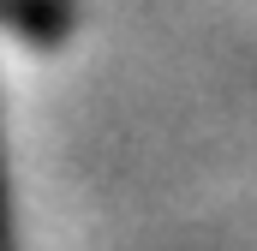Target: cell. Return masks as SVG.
<instances>
[{
	"label": "cell",
	"instance_id": "obj_1",
	"mask_svg": "<svg viewBox=\"0 0 257 251\" xmlns=\"http://www.w3.org/2000/svg\"><path fill=\"white\" fill-rule=\"evenodd\" d=\"M0 251H12V221H6V180H0Z\"/></svg>",
	"mask_w": 257,
	"mask_h": 251
}]
</instances>
